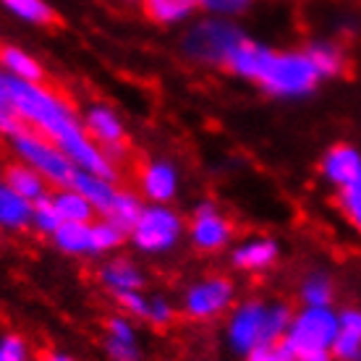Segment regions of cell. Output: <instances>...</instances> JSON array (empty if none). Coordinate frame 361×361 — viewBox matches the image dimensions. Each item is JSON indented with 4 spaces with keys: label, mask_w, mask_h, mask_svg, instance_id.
<instances>
[{
    "label": "cell",
    "mask_w": 361,
    "mask_h": 361,
    "mask_svg": "<svg viewBox=\"0 0 361 361\" xmlns=\"http://www.w3.org/2000/svg\"><path fill=\"white\" fill-rule=\"evenodd\" d=\"M235 304V283L228 275L209 272L191 283L180 296V314L191 322H212L228 314Z\"/></svg>",
    "instance_id": "7"
},
{
    "label": "cell",
    "mask_w": 361,
    "mask_h": 361,
    "mask_svg": "<svg viewBox=\"0 0 361 361\" xmlns=\"http://www.w3.org/2000/svg\"><path fill=\"white\" fill-rule=\"evenodd\" d=\"M307 50L312 55V61L317 63V68H319V73L325 76V82L341 76L345 71V66H348L345 47L341 42H335V39H314V42L307 45Z\"/></svg>",
    "instance_id": "24"
},
{
    "label": "cell",
    "mask_w": 361,
    "mask_h": 361,
    "mask_svg": "<svg viewBox=\"0 0 361 361\" xmlns=\"http://www.w3.org/2000/svg\"><path fill=\"white\" fill-rule=\"evenodd\" d=\"M3 180H6L16 194H21L24 199H29L32 204L39 202V199L50 197V183H47V180L42 178L35 168H32V165L21 163V160L8 163L6 168H3Z\"/></svg>",
    "instance_id": "18"
},
{
    "label": "cell",
    "mask_w": 361,
    "mask_h": 361,
    "mask_svg": "<svg viewBox=\"0 0 361 361\" xmlns=\"http://www.w3.org/2000/svg\"><path fill=\"white\" fill-rule=\"evenodd\" d=\"M280 259V246L270 235H257V238H246L238 246L231 249V264L233 270L244 272V275H262L272 270Z\"/></svg>",
    "instance_id": "11"
},
{
    "label": "cell",
    "mask_w": 361,
    "mask_h": 361,
    "mask_svg": "<svg viewBox=\"0 0 361 361\" xmlns=\"http://www.w3.org/2000/svg\"><path fill=\"white\" fill-rule=\"evenodd\" d=\"M142 209H145V202H142V197L136 194V191L131 189H118L116 199H113V204H110V209L105 212L102 217H108V220H113L116 226H121L123 231H131L134 228V223L139 220V215H142Z\"/></svg>",
    "instance_id": "26"
},
{
    "label": "cell",
    "mask_w": 361,
    "mask_h": 361,
    "mask_svg": "<svg viewBox=\"0 0 361 361\" xmlns=\"http://www.w3.org/2000/svg\"><path fill=\"white\" fill-rule=\"evenodd\" d=\"M0 68L18 82H45V68L35 55L18 45H0Z\"/></svg>",
    "instance_id": "19"
},
{
    "label": "cell",
    "mask_w": 361,
    "mask_h": 361,
    "mask_svg": "<svg viewBox=\"0 0 361 361\" xmlns=\"http://www.w3.org/2000/svg\"><path fill=\"white\" fill-rule=\"evenodd\" d=\"M55 209L63 223H92L97 215V209L90 199L84 197L82 191H76L73 186H63V189H53L50 194Z\"/></svg>",
    "instance_id": "21"
},
{
    "label": "cell",
    "mask_w": 361,
    "mask_h": 361,
    "mask_svg": "<svg viewBox=\"0 0 361 361\" xmlns=\"http://www.w3.org/2000/svg\"><path fill=\"white\" fill-rule=\"evenodd\" d=\"M226 71L257 84L270 97L301 99L314 94L317 87L325 82L307 47L301 50H275L270 45L254 42L246 37L235 47L226 63Z\"/></svg>",
    "instance_id": "1"
},
{
    "label": "cell",
    "mask_w": 361,
    "mask_h": 361,
    "mask_svg": "<svg viewBox=\"0 0 361 361\" xmlns=\"http://www.w3.org/2000/svg\"><path fill=\"white\" fill-rule=\"evenodd\" d=\"M61 215H58V209H55L53 199L45 197L39 199V202H35V212H32V231H37L39 235H50L61 228Z\"/></svg>",
    "instance_id": "29"
},
{
    "label": "cell",
    "mask_w": 361,
    "mask_h": 361,
    "mask_svg": "<svg viewBox=\"0 0 361 361\" xmlns=\"http://www.w3.org/2000/svg\"><path fill=\"white\" fill-rule=\"evenodd\" d=\"M333 356L335 361H361V307H345L338 312Z\"/></svg>",
    "instance_id": "15"
},
{
    "label": "cell",
    "mask_w": 361,
    "mask_h": 361,
    "mask_svg": "<svg viewBox=\"0 0 361 361\" xmlns=\"http://www.w3.org/2000/svg\"><path fill=\"white\" fill-rule=\"evenodd\" d=\"M335 204L348 223V228L361 238V176L353 183H348L345 189L335 191Z\"/></svg>",
    "instance_id": "28"
},
{
    "label": "cell",
    "mask_w": 361,
    "mask_h": 361,
    "mask_svg": "<svg viewBox=\"0 0 361 361\" xmlns=\"http://www.w3.org/2000/svg\"><path fill=\"white\" fill-rule=\"evenodd\" d=\"M290 317H293V309L283 301H264V298L238 301L228 312V348L238 356H249L262 345L278 343L288 330Z\"/></svg>",
    "instance_id": "2"
},
{
    "label": "cell",
    "mask_w": 361,
    "mask_h": 361,
    "mask_svg": "<svg viewBox=\"0 0 361 361\" xmlns=\"http://www.w3.org/2000/svg\"><path fill=\"white\" fill-rule=\"evenodd\" d=\"M105 353L110 361H142L139 335L128 314H113L105 322Z\"/></svg>",
    "instance_id": "14"
},
{
    "label": "cell",
    "mask_w": 361,
    "mask_h": 361,
    "mask_svg": "<svg viewBox=\"0 0 361 361\" xmlns=\"http://www.w3.org/2000/svg\"><path fill=\"white\" fill-rule=\"evenodd\" d=\"M186 233V226L180 215L168 204H145L139 220L128 231V241L134 244L136 252L157 257L168 254L180 244V238Z\"/></svg>",
    "instance_id": "6"
},
{
    "label": "cell",
    "mask_w": 361,
    "mask_h": 361,
    "mask_svg": "<svg viewBox=\"0 0 361 361\" xmlns=\"http://www.w3.org/2000/svg\"><path fill=\"white\" fill-rule=\"evenodd\" d=\"M0 3L11 16L24 24H32V27H53L58 21L53 6L47 0H0Z\"/></svg>",
    "instance_id": "25"
},
{
    "label": "cell",
    "mask_w": 361,
    "mask_h": 361,
    "mask_svg": "<svg viewBox=\"0 0 361 361\" xmlns=\"http://www.w3.org/2000/svg\"><path fill=\"white\" fill-rule=\"evenodd\" d=\"M319 173L335 191L345 189L361 176V149L353 145H333L319 160Z\"/></svg>",
    "instance_id": "12"
},
{
    "label": "cell",
    "mask_w": 361,
    "mask_h": 361,
    "mask_svg": "<svg viewBox=\"0 0 361 361\" xmlns=\"http://www.w3.org/2000/svg\"><path fill=\"white\" fill-rule=\"evenodd\" d=\"M136 186L149 204H168L178 194V171L168 160H147L136 168Z\"/></svg>",
    "instance_id": "10"
},
{
    "label": "cell",
    "mask_w": 361,
    "mask_h": 361,
    "mask_svg": "<svg viewBox=\"0 0 361 361\" xmlns=\"http://www.w3.org/2000/svg\"><path fill=\"white\" fill-rule=\"evenodd\" d=\"M199 6L207 11L209 16H241L244 11H249L254 6V0H199Z\"/></svg>",
    "instance_id": "31"
},
{
    "label": "cell",
    "mask_w": 361,
    "mask_h": 361,
    "mask_svg": "<svg viewBox=\"0 0 361 361\" xmlns=\"http://www.w3.org/2000/svg\"><path fill=\"white\" fill-rule=\"evenodd\" d=\"M97 278L102 288L108 290L113 298L128 296V293H139L147 288V275L139 270V264L123 257H113L108 262L99 264Z\"/></svg>",
    "instance_id": "13"
},
{
    "label": "cell",
    "mask_w": 361,
    "mask_h": 361,
    "mask_svg": "<svg viewBox=\"0 0 361 361\" xmlns=\"http://www.w3.org/2000/svg\"><path fill=\"white\" fill-rule=\"evenodd\" d=\"M58 252L68 257H94L92 246V223H61V228L50 235Z\"/></svg>",
    "instance_id": "22"
},
{
    "label": "cell",
    "mask_w": 361,
    "mask_h": 361,
    "mask_svg": "<svg viewBox=\"0 0 361 361\" xmlns=\"http://www.w3.org/2000/svg\"><path fill=\"white\" fill-rule=\"evenodd\" d=\"M71 186L76 191H82L84 197L90 199L99 217L108 212L110 204H113V199H116V194H118V189H121L118 180L102 178V176H94V173H87V171H76Z\"/></svg>",
    "instance_id": "20"
},
{
    "label": "cell",
    "mask_w": 361,
    "mask_h": 361,
    "mask_svg": "<svg viewBox=\"0 0 361 361\" xmlns=\"http://www.w3.org/2000/svg\"><path fill=\"white\" fill-rule=\"evenodd\" d=\"M246 361H296V356L288 351V345L278 341V343H270V345H262V348H257L252 351L249 356H244Z\"/></svg>",
    "instance_id": "32"
},
{
    "label": "cell",
    "mask_w": 361,
    "mask_h": 361,
    "mask_svg": "<svg viewBox=\"0 0 361 361\" xmlns=\"http://www.w3.org/2000/svg\"><path fill=\"white\" fill-rule=\"evenodd\" d=\"M82 123L87 128V134L97 142L105 152L113 157V163L118 165V157L121 152L126 154L128 152V136H126V126H123V121L118 118V113L110 105H102V102H92L87 105L82 116Z\"/></svg>",
    "instance_id": "9"
},
{
    "label": "cell",
    "mask_w": 361,
    "mask_h": 361,
    "mask_svg": "<svg viewBox=\"0 0 361 361\" xmlns=\"http://www.w3.org/2000/svg\"><path fill=\"white\" fill-rule=\"evenodd\" d=\"M128 241V233L121 226H116L108 217H94L92 220V246H94V257H105L113 254L116 249Z\"/></svg>",
    "instance_id": "27"
},
{
    "label": "cell",
    "mask_w": 361,
    "mask_h": 361,
    "mask_svg": "<svg viewBox=\"0 0 361 361\" xmlns=\"http://www.w3.org/2000/svg\"><path fill=\"white\" fill-rule=\"evenodd\" d=\"M0 361H8V359H6V356H3V353H0Z\"/></svg>",
    "instance_id": "37"
},
{
    "label": "cell",
    "mask_w": 361,
    "mask_h": 361,
    "mask_svg": "<svg viewBox=\"0 0 361 361\" xmlns=\"http://www.w3.org/2000/svg\"><path fill=\"white\" fill-rule=\"evenodd\" d=\"M335 333H338V309L301 307L290 317L283 343L288 345V351L298 361L317 353H333Z\"/></svg>",
    "instance_id": "4"
},
{
    "label": "cell",
    "mask_w": 361,
    "mask_h": 361,
    "mask_svg": "<svg viewBox=\"0 0 361 361\" xmlns=\"http://www.w3.org/2000/svg\"><path fill=\"white\" fill-rule=\"evenodd\" d=\"M32 212H35V204L21 194H16L0 178V231L3 233H21V231L32 228Z\"/></svg>",
    "instance_id": "16"
},
{
    "label": "cell",
    "mask_w": 361,
    "mask_h": 361,
    "mask_svg": "<svg viewBox=\"0 0 361 361\" xmlns=\"http://www.w3.org/2000/svg\"><path fill=\"white\" fill-rule=\"evenodd\" d=\"M298 361H335L333 353H317V356H307V359H298Z\"/></svg>",
    "instance_id": "35"
},
{
    "label": "cell",
    "mask_w": 361,
    "mask_h": 361,
    "mask_svg": "<svg viewBox=\"0 0 361 361\" xmlns=\"http://www.w3.org/2000/svg\"><path fill=\"white\" fill-rule=\"evenodd\" d=\"M246 39V35L226 16H207L194 21L183 37L180 50L186 61L207 68H226L228 58Z\"/></svg>",
    "instance_id": "3"
},
{
    "label": "cell",
    "mask_w": 361,
    "mask_h": 361,
    "mask_svg": "<svg viewBox=\"0 0 361 361\" xmlns=\"http://www.w3.org/2000/svg\"><path fill=\"white\" fill-rule=\"evenodd\" d=\"M18 128H24L21 123H18V118L13 116V113L3 105V102H0V136H8V139H11Z\"/></svg>",
    "instance_id": "33"
},
{
    "label": "cell",
    "mask_w": 361,
    "mask_h": 361,
    "mask_svg": "<svg viewBox=\"0 0 361 361\" xmlns=\"http://www.w3.org/2000/svg\"><path fill=\"white\" fill-rule=\"evenodd\" d=\"M186 235L199 254H217L231 246L235 228L223 209H217L212 202H202L186 223Z\"/></svg>",
    "instance_id": "8"
},
{
    "label": "cell",
    "mask_w": 361,
    "mask_h": 361,
    "mask_svg": "<svg viewBox=\"0 0 361 361\" xmlns=\"http://www.w3.org/2000/svg\"><path fill=\"white\" fill-rule=\"evenodd\" d=\"M110 6H131V3H139V0H105Z\"/></svg>",
    "instance_id": "36"
},
{
    "label": "cell",
    "mask_w": 361,
    "mask_h": 361,
    "mask_svg": "<svg viewBox=\"0 0 361 361\" xmlns=\"http://www.w3.org/2000/svg\"><path fill=\"white\" fill-rule=\"evenodd\" d=\"M11 147L16 152V160L32 165L53 189L71 186L73 176L79 171L61 147L53 145L47 136L32 131V128H18L16 134L11 136Z\"/></svg>",
    "instance_id": "5"
},
{
    "label": "cell",
    "mask_w": 361,
    "mask_h": 361,
    "mask_svg": "<svg viewBox=\"0 0 361 361\" xmlns=\"http://www.w3.org/2000/svg\"><path fill=\"white\" fill-rule=\"evenodd\" d=\"M176 319V307L165 296H157V293H149L147 298V312H145V322L152 327H168L173 325Z\"/></svg>",
    "instance_id": "30"
},
{
    "label": "cell",
    "mask_w": 361,
    "mask_h": 361,
    "mask_svg": "<svg viewBox=\"0 0 361 361\" xmlns=\"http://www.w3.org/2000/svg\"><path fill=\"white\" fill-rule=\"evenodd\" d=\"M39 361H76V359L68 356V353H61V351H45Z\"/></svg>",
    "instance_id": "34"
},
{
    "label": "cell",
    "mask_w": 361,
    "mask_h": 361,
    "mask_svg": "<svg viewBox=\"0 0 361 361\" xmlns=\"http://www.w3.org/2000/svg\"><path fill=\"white\" fill-rule=\"evenodd\" d=\"M301 307H333L335 301V280L325 270H309L298 283Z\"/></svg>",
    "instance_id": "23"
},
{
    "label": "cell",
    "mask_w": 361,
    "mask_h": 361,
    "mask_svg": "<svg viewBox=\"0 0 361 361\" xmlns=\"http://www.w3.org/2000/svg\"><path fill=\"white\" fill-rule=\"evenodd\" d=\"M139 8L157 27H176L191 21L202 6L199 0H139Z\"/></svg>",
    "instance_id": "17"
}]
</instances>
